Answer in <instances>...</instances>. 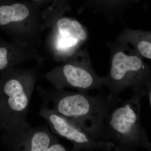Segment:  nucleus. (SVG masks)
<instances>
[{"label":"nucleus","mask_w":151,"mask_h":151,"mask_svg":"<svg viewBox=\"0 0 151 151\" xmlns=\"http://www.w3.org/2000/svg\"><path fill=\"white\" fill-rule=\"evenodd\" d=\"M37 90L42 103H51L52 108H50L81 127L93 139L108 142L104 121L119 102L102 94L90 96L84 92H69L55 87L44 89L38 87Z\"/></svg>","instance_id":"obj_1"},{"label":"nucleus","mask_w":151,"mask_h":151,"mask_svg":"<svg viewBox=\"0 0 151 151\" xmlns=\"http://www.w3.org/2000/svg\"><path fill=\"white\" fill-rule=\"evenodd\" d=\"M147 88L133 92L131 98L112 108L105 118V135L108 142L114 144L115 151H137L142 148L151 150L140 117L141 100L146 96Z\"/></svg>","instance_id":"obj_2"},{"label":"nucleus","mask_w":151,"mask_h":151,"mask_svg":"<svg viewBox=\"0 0 151 151\" xmlns=\"http://www.w3.org/2000/svg\"><path fill=\"white\" fill-rule=\"evenodd\" d=\"M110 52V68L104 85L110 90L107 97L121 102L119 95L131 88L133 92L151 86V69L134 48L115 40L107 44Z\"/></svg>","instance_id":"obj_3"},{"label":"nucleus","mask_w":151,"mask_h":151,"mask_svg":"<svg viewBox=\"0 0 151 151\" xmlns=\"http://www.w3.org/2000/svg\"><path fill=\"white\" fill-rule=\"evenodd\" d=\"M2 81L1 91L8 130L28 126L27 116L37 73L34 70L10 68Z\"/></svg>","instance_id":"obj_4"},{"label":"nucleus","mask_w":151,"mask_h":151,"mask_svg":"<svg viewBox=\"0 0 151 151\" xmlns=\"http://www.w3.org/2000/svg\"><path fill=\"white\" fill-rule=\"evenodd\" d=\"M45 77L55 88H72L86 93L101 88L105 80V76L94 70L86 47L47 73Z\"/></svg>","instance_id":"obj_5"},{"label":"nucleus","mask_w":151,"mask_h":151,"mask_svg":"<svg viewBox=\"0 0 151 151\" xmlns=\"http://www.w3.org/2000/svg\"><path fill=\"white\" fill-rule=\"evenodd\" d=\"M55 16L52 22V45L55 59L63 62L82 49L89 38V32L76 19L64 16L59 11Z\"/></svg>","instance_id":"obj_6"},{"label":"nucleus","mask_w":151,"mask_h":151,"mask_svg":"<svg viewBox=\"0 0 151 151\" xmlns=\"http://www.w3.org/2000/svg\"><path fill=\"white\" fill-rule=\"evenodd\" d=\"M39 115L48 123L53 133L73 144L76 151H110L114 149L112 142L95 140L78 125L56 113L42 103Z\"/></svg>","instance_id":"obj_7"},{"label":"nucleus","mask_w":151,"mask_h":151,"mask_svg":"<svg viewBox=\"0 0 151 151\" xmlns=\"http://www.w3.org/2000/svg\"><path fill=\"white\" fill-rule=\"evenodd\" d=\"M14 151H46L56 137L47 125L27 127L8 131Z\"/></svg>","instance_id":"obj_8"},{"label":"nucleus","mask_w":151,"mask_h":151,"mask_svg":"<svg viewBox=\"0 0 151 151\" xmlns=\"http://www.w3.org/2000/svg\"><path fill=\"white\" fill-rule=\"evenodd\" d=\"M136 0H84L78 14L86 11L103 15L110 22L117 21L125 23L124 14Z\"/></svg>","instance_id":"obj_9"},{"label":"nucleus","mask_w":151,"mask_h":151,"mask_svg":"<svg viewBox=\"0 0 151 151\" xmlns=\"http://www.w3.org/2000/svg\"><path fill=\"white\" fill-rule=\"evenodd\" d=\"M116 40L128 45H131L143 58L151 59V32L150 31L125 27L119 33Z\"/></svg>","instance_id":"obj_10"},{"label":"nucleus","mask_w":151,"mask_h":151,"mask_svg":"<svg viewBox=\"0 0 151 151\" xmlns=\"http://www.w3.org/2000/svg\"><path fill=\"white\" fill-rule=\"evenodd\" d=\"M29 14V9L22 4L0 6V28L9 30L14 24H20L27 19Z\"/></svg>","instance_id":"obj_11"},{"label":"nucleus","mask_w":151,"mask_h":151,"mask_svg":"<svg viewBox=\"0 0 151 151\" xmlns=\"http://www.w3.org/2000/svg\"><path fill=\"white\" fill-rule=\"evenodd\" d=\"M17 50L12 44L0 39V70H8L24 60V58L17 57Z\"/></svg>","instance_id":"obj_12"},{"label":"nucleus","mask_w":151,"mask_h":151,"mask_svg":"<svg viewBox=\"0 0 151 151\" xmlns=\"http://www.w3.org/2000/svg\"><path fill=\"white\" fill-rule=\"evenodd\" d=\"M56 4L58 7V10L62 13L68 11L70 9L67 0H57Z\"/></svg>","instance_id":"obj_13"},{"label":"nucleus","mask_w":151,"mask_h":151,"mask_svg":"<svg viewBox=\"0 0 151 151\" xmlns=\"http://www.w3.org/2000/svg\"><path fill=\"white\" fill-rule=\"evenodd\" d=\"M140 0H136L137 3L139 2ZM150 0H145V4L144 6V8L145 9H147L148 8L149 5H150Z\"/></svg>","instance_id":"obj_14"},{"label":"nucleus","mask_w":151,"mask_h":151,"mask_svg":"<svg viewBox=\"0 0 151 151\" xmlns=\"http://www.w3.org/2000/svg\"><path fill=\"white\" fill-rule=\"evenodd\" d=\"M35 1H41V0H35Z\"/></svg>","instance_id":"obj_15"}]
</instances>
